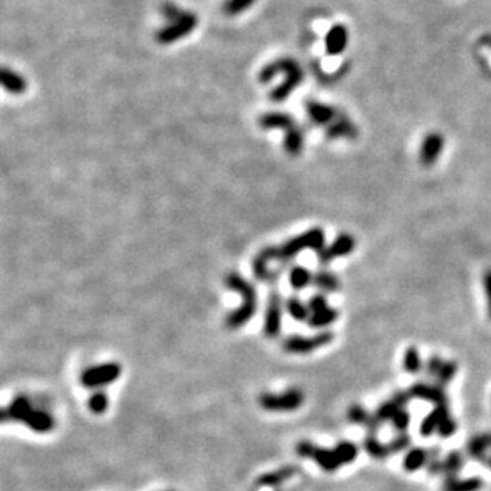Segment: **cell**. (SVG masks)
I'll return each instance as SVG.
<instances>
[{"instance_id": "obj_1", "label": "cell", "mask_w": 491, "mask_h": 491, "mask_svg": "<svg viewBox=\"0 0 491 491\" xmlns=\"http://www.w3.org/2000/svg\"><path fill=\"white\" fill-rule=\"evenodd\" d=\"M324 248V232L322 227H313L304 234H299L293 239L286 240L280 247L264 248L255 260H253V271L260 280H271L272 272L269 271V262L273 260L288 261L296 258L304 250H313L320 253Z\"/></svg>"}, {"instance_id": "obj_2", "label": "cell", "mask_w": 491, "mask_h": 491, "mask_svg": "<svg viewBox=\"0 0 491 491\" xmlns=\"http://www.w3.org/2000/svg\"><path fill=\"white\" fill-rule=\"evenodd\" d=\"M5 410V421H18L30 428L34 432L46 434L54 430L56 421L51 413L34 409L32 401L25 396H17Z\"/></svg>"}, {"instance_id": "obj_3", "label": "cell", "mask_w": 491, "mask_h": 491, "mask_svg": "<svg viewBox=\"0 0 491 491\" xmlns=\"http://www.w3.org/2000/svg\"><path fill=\"white\" fill-rule=\"evenodd\" d=\"M280 72L285 74V80H283L280 86H277L275 90L271 92L272 102H283L304 81L302 67L294 59H288V58L273 61L269 65L262 67V70L260 72V81L261 83L271 81L273 76H277Z\"/></svg>"}, {"instance_id": "obj_4", "label": "cell", "mask_w": 491, "mask_h": 491, "mask_svg": "<svg viewBox=\"0 0 491 491\" xmlns=\"http://www.w3.org/2000/svg\"><path fill=\"white\" fill-rule=\"evenodd\" d=\"M226 286L242 296V306L229 313L226 318V326L229 329H237L245 326L250 320L255 317L258 309L256 289L250 282H247L239 273H229L226 277Z\"/></svg>"}, {"instance_id": "obj_5", "label": "cell", "mask_w": 491, "mask_h": 491, "mask_svg": "<svg viewBox=\"0 0 491 491\" xmlns=\"http://www.w3.org/2000/svg\"><path fill=\"white\" fill-rule=\"evenodd\" d=\"M306 396L299 388L283 391L282 395L262 393L260 396V406L269 412H293L304 404Z\"/></svg>"}, {"instance_id": "obj_6", "label": "cell", "mask_w": 491, "mask_h": 491, "mask_svg": "<svg viewBox=\"0 0 491 491\" xmlns=\"http://www.w3.org/2000/svg\"><path fill=\"white\" fill-rule=\"evenodd\" d=\"M198 25V17L191 12H180L178 17H175L172 21H169L167 28H163L156 34V40L161 45L174 43L180 39H183L185 35L193 32Z\"/></svg>"}, {"instance_id": "obj_7", "label": "cell", "mask_w": 491, "mask_h": 491, "mask_svg": "<svg viewBox=\"0 0 491 491\" xmlns=\"http://www.w3.org/2000/svg\"><path fill=\"white\" fill-rule=\"evenodd\" d=\"M121 366L118 363H105L87 368L81 372L80 382L85 388H102L120 379Z\"/></svg>"}, {"instance_id": "obj_8", "label": "cell", "mask_w": 491, "mask_h": 491, "mask_svg": "<svg viewBox=\"0 0 491 491\" xmlns=\"http://www.w3.org/2000/svg\"><path fill=\"white\" fill-rule=\"evenodd\" d=\"M333 339H334L333 333H320L317 335H312V337L293 335V337H288L285 342H283V350L288 351V353L306 355V353H312L313 350L322 348L324 345L331 344V340Z\"/></svg>"}, {"instance_id": "obj_9", "label": "cell", "mask_w": 491, "mask_h": 491, "mask_svg": "<svg viewBox=\"0 0 491 491\" xmlns=\"http://www.w3.org/2000/svg\"><path fill=\"white\" fill-rule=\"evenodd\" d=\"M282 315H283V302L278 293H272L269 297L266 317H264V334L267 337L275 339L282 331Z\"/></svg>"}, {"instance_id": "obj_10", "label": "cell", "mask_w": 491, "mask_h": 491, "mask_svg": "<svg viewBox=\"0 0 491 491\" xmlns=\"http://www.w3.org/2000/svg\"><path fill=\"white\" fill-rule=\"evenodd\" d=\"M443 147H446V138H443L442 134L439 132L426 134V137L423 138L421 142L420 154H418V159H420L421 165L431 167V165L436 164L439 156L442 154Z\"/></svg>"}, {"instance_id": "obj_11", "label": "cell", "mask_w": 491, "mask_h": 491, "mask_svg": "<svg viewBox=\"0 0 491 491\" xmlns=\"http://www.w3.org/2000/svg\"><path fill=\"white\" fill-rule=\"evenodd\" d=\"M356 248V240L350 234H340L335 237V240L329 247L323 248L322 251L318 253V260L323 264H328V262L337 260V258L348 256L351 251Z\"/></svg>"}, {"instance_id": "obj_12", "label": "cell", "mask_w": 491, "mask_h": 491, "mask_svg": "<svg viewBox=\"0 0 491 491\" xmlns=\"http://www.w3.org/2000/svg\"><path fill=\"white\" fill-rule=\"evenodd\" d=\"M348 45V30L344 24H335L324 37V48L329 56L342 54Z\"/></svg>"}, {"instance_id": "obj_13", "label": "cell", "mask_w": 491, "mask_h": 491, "mask_svg": "<svg viewBox=\"0 0 491 491\" xmlns=\"http://www.w3.org/2000/svg\"><path fill=\"white\" fill-rule=\"evenodd\" d=\"M306 108L310 121L313 124H320V126H329L339 116V112L335 108L317 101H309L306 103Z\"/></svg>"}, {"instance_id": "obj_14", "label": "cell", "mask_w": 491, "mask_h": 491, "mask_svg": "<svg viewBox=\"0 0 491 491\" xmlns=\"http://www.w3.org/2000/svg\"><path fill=\"white\" fill-rule=\"evenodd\" d=\"M410 397H420V399L430 401L436 406H447V396L442 386L428 385V384H415L409 390Z\"/></svg>"}, {"instance_id": "obj_15", "label": "cell", "mask_w": 491, "mask_h": 491, "mask_svg": "<svg viewBox=\"0 0 491 491\" xmlns=\"http://www.w3.org/2000/svg\"><path fill=\"white\" fill-rule=\"evenodd\" d=\"M356 136H358L356 124L351 123L344 115H339L329 126H326V137L331 138V140H335V138H355Z\"/></svg>"}, {"instance_id": "obj_16", "label": "cell", "mask_w": 491, "mask_h": 491, "mask_svg": "<svg viewBox=\"0 0 491 491\" xmlns=\"http://www.w3.org/2000/svg\"><path fill=\"white\" fill-rule=\"evenodd\" d=\"M260 126L266 131H271V129H282V131H289V129L296 126V123L288 113L283 112H269L264 113L260 118Z\"/></svg>"}, {"instance_id": "obj_17", "label": "cell", "mask_w": 491, "mask_h": 491, "mask_svg": "<svg viewBox=\"0 0 491 491\" xmlns=\"http://www.w3.org/2000/svg\"><path fill=\"white\" fill-rule=\"evenodd\" d=\"M0 86H3V90L12 94H23L28 90V81L17 72L0 67Z\"/></svg>"}, {"instance_id": "obj_18", "label": "cell", "mask_w": 491, "mask_h": 491, "mask_svg": "<svg viewBox=\"0 0 491 491\" xmlns=\"http://www.w3.org/2000/svg\"><path fill=\"white\" fill-rule=\"evenodd\" d=\"M309 459H313L324 472H335L340 466L334 450H328V448L323 447H313L312 455H310Z\"/></svg>"}, {"instance_id": "obj_19", "label": "cell", "mask_w": 491, "mask_h": 491, "mask_svg": "<svg viewBox=\"0 0 491 491\" xmlns=\"http://www.w3.org/2000/svg\"><path fill=\"white\" fill-rule=\"evenodd\" d=\"M448 417V407L447 406H436V409H434L431 413H428L425 420L421 421L420 426V432L421 436H431L437 431V428L441 423L443 421V418Z\"/></svg>"}, {"instance_id": "obj_20", "label": "cell", "mask_w": 491, "mask_h": 491, "mask_svg": "<svg viewBox=\"0 0 491 491\" xmlns=\"http://www.w3.org/2000/svg\"><path fill=\"white\" fill-rule=\"evenodd\" d=\"M347 415H348V420L351 423H356V425L366 426L370 431V434H375L377 430H379V426H380V423L377 421V418L374 415H369V413L366 412L363 407L358 406V404L351 406L348 409Z\"/></svg>"}, {"instance_id": "obj_21", "label": "cell", "mask_w": 491, "mask_h": 491, "mask_svg": "<svg viewBox=\"0 0 491 491\" xmlns=\"http://www.w3.org/2000/svg\"><path fill=\"white\" fill-rule=\"evenodd\" d=\"M297 472L296 466H285L277 469V471L262 474L260 479H258V485L260 487H277V485H280L288 480L289 477H293L294 474Z\"/></svg>"}, {"instance_id": "obj_22", "label": "cell", "mask_w": 491, "mask_h": 491, "mask_svg": "<svg viewBox=\"0 0 491 491\" xmlns=\"http://www.w3.org/2000/svg\"><path fill=\"white\" fill-rule=\"evenodd\" d=\"M483 487L482 479L471 477V479H457L447 477L443 483V491H479Z\"/></svg>"}, {"instance_id": "obj_23", "label": "cell", "mask_w": 491, "mask_h": 491, "mask_svg": "<svg viewBox=\"0 0 491 491\" xmlns=\"http://www.w3.org/2000/svg\"><path fill=\"white\" fill-rule=\"evenodd\" d=\"M283 147L289 156H299L304 148V132L297 126H294L285 132Z\"/></svg>"}, {"instance_id": "obj_24", "label": "cell", "mask_w": 491, "mask_h": 491, "mask_svg": "<svg viewBox=\"0 0 491 491\" xmlns=\"http://www.w3.org/2000/svg\"><path fill=\"white\" fill-rule=\"evenodd\" d=\"M488 448H491L490 434H480V436H475L468 442V453L471 455L472 458L480 459V461H482V459L483 461L487 459Z\"/></svg>"}, {"instance_id": "obj_25", "label": "cell", "mask_w": 491, "mask_h": 491, "mask_svg": "<svg viewBox=\"0 0 491 491\" xmlns=\"http://www.w3.org/2000/svg\"><path fill=\"white\" fill-rule=\"evenodd\" d=\"M337 317H339L337 310L326 307L323 310H318V312L310 313L307 322L310 326L318 329V328H326V326H329V324H333L335 320H337Z\"/></svg>"}, {"instance_id": "obj_26", "label": "cell", "mask_w": 491, "mask_h": 491, "mask_svg": "<svg viewBox=\"0 0 491 491\" xmlns=\"http://www.w3.org/2000/svg\"><path fill=\"white\" fill-rule=\"evenodd\" d=\"M426 458H428V453L423 450V448H412L410 452H407V455L404 457V461H402L404 471L407 472L418 471V469L426 463Z\"/></svg>"}, {"instance_id": "obj_27", "label": "cell", "mask_w": 491, "mask_h": 491, "mask_svg": "<svg viewBox=\"0 0 491 491\" xmlns=\"http://www.w3.org/2000/svg\"><path fill=\"white\" fill-rule=\"evenodd\" d=\"M335 457H337L340 466H344V464H350L353 463L356 458H358V447L355 446V443H351L348 441H342L339 442L337 446L334 448Z\"/></svg>"}, {"instance_id": "obj_28", "label": "cell", "mask_w": 491, "mask_h": 491, "mask_svg": "<svg viewBox=\"0 0 491 491\" xmlns=\"http://www.w3.org/2000/svg\"><path fill=\"white\" fill-rule=\"evenodd\" d=\"M364 448L372 458L375 459H385L391 453L388 448V443H382L374 434H370L364 439Z\"/></svg>"}, {"instance_id": "obj_29", "label": "cell", "mask_w": 491, "mask_h": 491, "mask_svg": "<svg viewBox=\"0 0 491 491\" xmlns=\"http://www.w3.org/2000/svg\"><path fill=\"white\" fill-rule=\"evenodd\" d=\"M310 282H313V275L310 273V271L304 269L301 266H296L291 269L289 272V283L294 289H302L307 285H310Z\"/></svg>"}, {"instance_id": "obj_30", "label": "cell", "mask_w": 491, "mask_h": 491, "mask_svg": "<svg viewBox=\"0 0 491 491\" xmlns=\"http://www.w3.org/2000/svg\"><path fill=\"white\" fill-rule=\"evenodd\" d=\"M286 312L296 320V322H307L310 317V310L307 304H304L301 299L291 297L286 301Z\"/></svg>"}, {"instance_id": "obj_31", "label": "cell", "mask_w": 491, "mask_h": 491, "mask_svg": "<svg viewBox=\"0 0 491 491\" xmlns=\"http://www.w3.org/2000/svg\"><path fill=\"white\" fill-rule=\"evenodd\" d=\"M313 282L320 289H323V291H326V293H335L339 289L337 277H335L334 273L326 272V271L318 272L317 275L313 277Z\"/></svg>"}, {"instance_id": "obj_32", "label": "cell", "mask_w": 491, "mask_h": 491, "mask_svg": "<svg viewBox=\"0 0 491 491\" xmlns=\"http://www.w3.org/2000/svg\"><path fill=\"white\" fill-rule=\"evenodd\" d=\"M402 366H404V369L407 372H410V374H418V372L421 370L420 351H418L415 347L407 348L404 353V358H402Z\"/></svg>"}, {"instance_id": "obj_33", "label": "cell", "mask_w": 491, "mask_h": 491, "mask_svg": "<svg viewBox=\"0 0 491 491\" xmlns=\"http://www.w3.org/2000/svg\"><path fill=\"white\" fill-rule=\"evenodd\" d=\"M463 466V457L459 452L448 453V457L442 461V472L447 474V477H457L459 469Z\"/></svg>"}, {"instance_id": "obj_34", "label": "cell", "mask_w": 491, "mask_h": 491, "mask_svg": "<svg viewBox=\"0 0 491 491\" xmlns=\"http://www.w3.org/2000/svg\"><path fill=\"white\" fill-rule=\"evenodd\" d=\"M87 407L96 415H102L108 409V396L102 390L92 393L90 399H87Z\"/></svg>"}, {"instance_id": "obj_35", "label": "cell", "mask_w": 491, "mask_h": 491, "mask_svg": "<svg viewBox=\"0 0 491 491\" xmlns=\"http://www.w3.org/2000/svg\"><path fill=\"white\" fill-rule=\"evenodd\" d=\"M458 372V364L453 363V361H443L441 370H439L437 377V385L439 386H446L452 382V379L457 375Z\"/></svg>"}, {"instance_id": "obj_36", "label": "cell", "mask_w": 491, "mask_h": 491, "mask_svg": "<svg viewBox=\"0 0 491 491\" xmlns=\"http://www.w3.org/2000/svg\"><path fill=\"white\" fill-rule=\"evenodd\" d=\"M255 2L256 0H226L223 3V12L229 17H236V14L244 13Z\"/></svg>"}, {"instance_id": "obj_37", "label": "cell", "mask_w": 491, "mask_h": 491, "mask_svg": "<svg viewBox=\"0 0 491 491\" xmlns=\"http://www.w3.org/2000/svg\"><path fill=\"white\" fill-rule=\"evenodd\" d=\"M399 409H401V407L397 406L395 401L390 399V401L384 402V404H382L379 409H377V412L374 413V417L377 418V421H379L382 425V423H385V421H391L393 415H395V413Z\"/></svg>"}, {"instance_id": "obj_38", "label": "cell", "mask_w": 491, "mask_h": 491, "mask_svg": "<svg viewBox=\"0 0 491 491\" xmlns=\"http://www.w3.org/2000/svg\"><path fill=\"white\" fill-rule=\"evenodd\" d=\"M391 423H393V426H395L397 431L404 432L410 425V413L407 412L406 409H399L395 413V415H393Z\"/></svg>"}, {"instance_id": "obj_39", "label": "cell", "mask_w": 491, "mask_h": 491, "mask_svg": "<svg viewBox=\"0 0 491 491\" xmlns=\"http://www.w3.org/2000/svg\"><path fill=\"white\" fill-rule=\"evenodd\" d=\"M437 432H439V436H441V437L453 436V434L457 432V421H455L450 415L446 417V418H443V421L441 423V425H439Z\"/></svg>"}, {"instance_id": "obj_40", "label": "cell", "mask_w": 491, "mask_h": 491, "mask_svg": "<svg viewBox=\"0 0 491 491\" xmlns=\"http://www.w3.org/2000/svg\"><path fill=\"white\" fill-rule=\"evenodd\" d=\"M409 446H410V437L407 436V434H399V436L393 439V441L388 443V448L391 453H397L406 450Z\"/></svg>"}, {"instance_id": "obj_41", "label": "cell", "mask_w": 491, "mask_h": 491, "mask_svg": "<svg viewBox=\"0 0 491 491\" xmlns=\"http://www.w3.org/2000/svg\"><path fill=\"white\" fill-rule=\"evenodd\" d=\"M307 307L310 310V313L318 312V310H323V309L328 307V301H326V297L323 296V294H317V296L310 297V301L307 302Z\"/></svg>"}, {"instance_id": "obj_42", "label": "cell", "mask_w": 491, "mask_h": 491, "mask_svg": "<svg viewBox=\"0 0 491 491\" xmlns=\"http://www.w3.org/2000/svg\"><path fill=\"white\" fill-rule=\"evenodd\" d=\"M442 364H443L442 358H439V356H431L426 363L428 375H437L439 370H441V368H442Z\"/></svg>"}, {"instance_id": "obj_43", "label": "cell", "mask_w": 491, "mask_h": 491, "mask_svg": "<svg viewBox=\"0 0 491 491\" xmlns=\"http://www.w3.org/2000/svg\"><path fill=\"white\" fill-rule=\"evenodd\" d=\"M313 443L310 442V441H301L296 446V453L299 455L301 458H310V455H312V450H313Z\"/></svg>"}, {"instance_id": "obj_44", "label": "cell", "mask_w": 491, "mask_h": 491, "mask_svg": "<svg viewBox=\"0 0 491 491\" xmlns=\"http://www.w3.org/2000/svg\"><path fill=\"white\" fill-rule=\"evenodd\" d=\"M483 286H485V294H487V302H488V317L491 320V269H488L483 275Z\"/></svg>"}, {"instance_id": "obj_45", "label": "cell", "mask_w": 491, "mask_h": 491, "mask_svg": "<svg viewBox=\"0 0 491 491\" xmlns=\"http://www.w3.org/2000/svg\"><path fill=\"white\" fill-rule=\"evenodd\" d=\"M391 401H395L397 406L401 407V409H406V406L409 404V401H410V395H409V391H397L391 397Z\"/></svg>"}, {"instance_id": "obj_46", "label": "cell", "mask_w": 491, "mask_h": 491, "mask_svg": "<svg viewBox=\"0 0 491 491\" xmlns=\"http://www.w3.org/2000/svg\"><path fill=\"white\" fill-rule=\"evenodd\" d=\"M0 423H5V410L0 409Z\"/></svg>"}, {"instance_id": "obj_47", "label": "cell", "mask_w": 491, "mask_h": 491, "mask_svg": "<svg viewBox=\"0 0 491 491\" xmlns=\"http://www.w3.org/2000/svg\"><path fill=\"white\" fill-rule=\"evenodd\" d=\"M488 463H490V468H491V458H490V459H488Z\"/></svg>"}]
</instances>
